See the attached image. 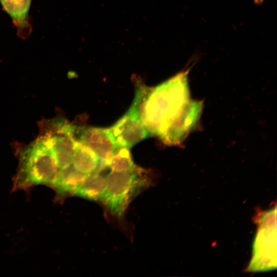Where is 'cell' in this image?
Listing matches in <instances>:
<instances>
[{"mask_svg":"<svg viewBox=\"0 0 277 277\" xmlns=\"http://www.w3.org/2000/svg\"><path fill=\"white\" fill-rule=\"evenodd\" d=\"M74 137L92 149L102 166L118 147L110 128L78 127L75 125Z\"/></svg>","mask_w":277,"mask_h":277,"instance_id":"obj_5","label":"cell"},{"mask_svg":"<svg viewBox=\"0 0 277 277\" xmlns=\"http://www.w3.org/2000/svg\"><path fill=\"white\" fill-rule=\"evenodd\" d=\"M31 0H0L3 9L10 16L18 35L26 38L31 32L28 12Z\"/></svg>","mask_w":277,"mask_h":277,"instance_id":"obj_6","label":"cell"},{"mask_svg":"<svg viewBox=\"0 0 277 277\" xmlns=\"http://www.w3.org/2000/svg\"><path fill=\"white\" fill-rule=\"evenodd\" d=\"M86 176L71 165L58 172L52 188L61 196L73 195Z\"/></svg>","mask_w":277,"mask_h":277,"instance_id":"obj_8","label":"cell"},{"mask_svg":"<svg viewBox=\"0 0 277 277\" xmlns=\"http://www.w3.org/2000/svg\"><path fill=\"white\" fill-rule=\"evenodd\" d=\"M105 180L102 201L110 213L117 217L124 215L131 201L149 183L138 168L128 171H111Z\"/></svg>","mask_w":277,"mask_h":277,"instance_id":"obj_2","label":"cell"},{"mask_svg":"<svg viewBox=\"0 0 277 277\" xmlns=\"http://www.w3.org/2000/svg\"><path fill=\"white\" fill-rule=\"evenodd\" d=\"M188 73V70L182 71L153 88L141 85L142 121L150 134L167 144L181 142L202 111V102L190 100Z\"/></svg>","mask_w":277,"mask_h":277,"instance_id":"obj_1","label":"cell"},{"mask_svg":"<svg viewBox=\"0 0 277 277\" xmlns=\"http://www.w3.org/2000/svg\"><path fill=\"white\" fill-rule=\"evenodd\" d=\"M276 210L267 212L261 217L253 246L251 271L276 268Z\"/></svg>","mask_w":277,"mask_h":277,"instance_id":"obj_3","label":"cell"},{"mask_svg":"<svg viewBox=\"0 0 277 277\" xmlns=\"http://www.w3.org/2000/svg\"><path fill=\"white\" fill-rule=\"evenodd\" d=\"M100 163L98 156L92 149L75 139L72 161L75 169L88 175L95 172Z\"/></svg>","mask_w":277,"mask_h":277,"instance_id":"obj_7","label":"cell"},{"mask_svg":"<svg viewBox=\"0 0 277 277\" xmlns=\"http://www.w3.org/2000/svg\"><path fill=\"white\" fill-rule=\"evenodd\" d=\"M137 86L129 109L110 128L118 147L130 148L150 135L140 115L139 105L142 91L141 85Z\"/></svg>","mask_w":277,"mask_h":277,"instance_id":"obj_4","label":"cell"},{"mask_svg":"<svg viewBox=\"0 0 277 277\" xmlns=\"http://www.w3.org/2000/svg\"><path fill=\"white\" fill-rule=\"evenodd\" d=\"M105 177L99 173L95 172L88 174L73 195L88 200L102 201L105 192Z\"/></svg>","mask_w":277,"mask_h":277,"instance_id":"obj_9","label":"cell"},{"mask_svg":"<svg viewBox=\"0 0 277 277\" xmlns=\"http://www.w3.org/2000/svg\"><path fill=\"white\" fill-rule=\"evenodd\" d=\"M129 148L118 147L104 162V166L113 171H128L137 168L132 160Z\"/></svg>","mask_w":277,"mask_h":277,"instance_id":"obj_10","label":"cell"}]
</instances>
